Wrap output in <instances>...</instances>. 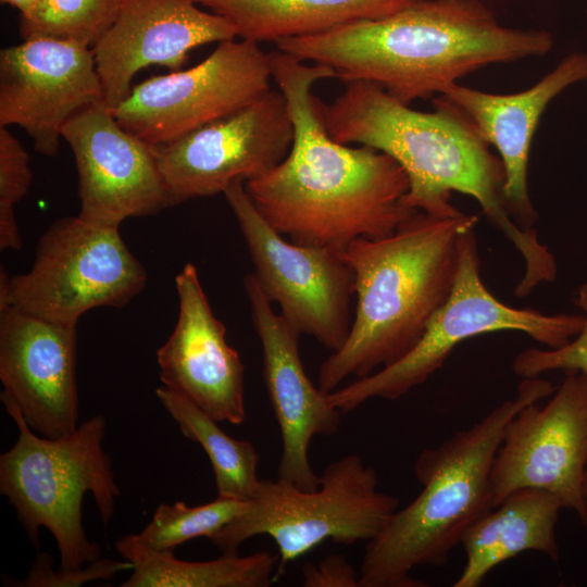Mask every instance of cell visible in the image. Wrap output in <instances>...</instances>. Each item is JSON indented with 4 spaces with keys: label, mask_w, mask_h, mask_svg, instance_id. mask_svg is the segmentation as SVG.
Masks as SVG:
<instances>
[{
    "label": "cell",
    "mask_w": 587,
    "mask_h": 587,
    "mask_svg": "<svg viewBox=\"0 0 587 587\" xmlns=\"http://www.w3.org/2000/svg\"><path fill=\"white\" fill-rule=\"evenodd\" d=\"M272 78L295 127L287 157L245 188L261 216L290 241L345 250L359 238L391 235L419 210L404 203L409 178L390 155L334 140L314 84L334 71L276 49Z\"/></svg>",
    "instance_id": "1"
},
{
    "label": "cell",
    "mask_w": 587,
    "mask_h": 587,
    "mask_svg": "<svg viewBox=\"0 0 587 587\" xmlns=\"http://www.w3.org/2000/svg\"><path fill=\"white\" fill-rule=\"evenodd\" d=\"M434 112H420L365 80L346 84L332 103L322 102L329 136L337 142L372 147L395 159L409 178L404 203L434 216L463 214L450 203L452 191L473 197L490 223L516 248L525 273L515 296H527L557 277L553 254L535 229L522 228L503 197L505 173L500 158L471 120L442 96Z\"/></svg>",
    "instance_id": "2"
},
{
    "label": "cell",
    "mask_w": 587,
    "mask_h": 587,
    "mask_svg": "<svg viewBox=\"0 0 587 587\" xmlns=\"http://www.w3.org/2000/svg\"><path fill=\"white\" fill-rule=\"evenodd\" d=\"M274 43L301 61L330 67L346 84L374 83L409 105L442 95L479 67L541 57L553 38L544 29L500 25L479 0H419L383 18Z\"/></svg>",
    "instance_id": "3"
},
{
    "label": "cell",
    "mask_w": 587,
    "mask_h": 587,
    "mask_svg": "<svg viewBox=\"0 0 587 587\" xmlns=\"http://www.w3.org/2000/svg\"><path fill=\"white\" fill-rule=\"evenodd\" d=\"M477 222V215L417 211L391 235L359 238L342 251L354 273L357 305L345 344L319 369L322 391L389 366L415 347L451 295L461 237Z\"/></svg>",
    "instance_id": "4"
},
{
    "label": "cell",
    "mask_w": 587,
    "mask_h": 587,
    "mask_svg": "<svg viewBox=\"0 0 587 587\" xmlns=\"http://www.w3.org/2000/svg\"><path fill=\"white\" fill-rule=\"evenodd\" d=\"M552 391L547 379L523 378L515 398L419 454L414 473L422 490L367 541L359 587L426 586L411 571L445 565L465 530L494 509L490 474L504 429L522 408Z\"/></svg>",
    "instance_id": "5"
},
{
    "label": "cell",
    "mask_w": 587,
    "mask_h": 587,
    "mask_svg": "<svg viewBox=\"0 0 587 587\" xmlns=\"http://www.w3.org/2000/svg\"><path fill=\"white\" fill-rule=\"evenodd\" d=\"M0 400L18 428L14 446L0 455V491L14 507L35 546L47 528L60 553L62 572H73L100 558L82 519L83 499L90 492L107 526L115 511L120 488L110 455L103 448L107 420L95 415L68 435H36L3 391Z\"/></svg>",
    "instance_id": "6"
},
{
    "label": "cell",
    "mask_w": 587,
    "mask_h": 587,
    "mask_svg": "<svg viewBox=\"0 0 587 587\" xmlns=\"http://www.w3.org/2000/svg\"><path fill=\"white\" fill-rule=\"evenodd\" d=\"M399 503L396 496L378 490L374 467L348 454L324 469L315 490L280 477L259 479L246 510L210 540L222 553H238L246 540L268 536L278 549V577L289 562L326 540L370 541Z\"/></svg>",
    "instance_id": "7"
},
{
    "label": "cell",
    "mask_w": 587,
    "mask_h": 587,
    "mask_svg": "<svg viewBox=\"0 0 587 587\" xmlns=\"http://www.w3.org/2000/svg\"><path fill=\"white\" fill-rule=\"evenodd\" d=\"M585 325L584 314L547 315L498 300L480 277L474 228L463 233L457 278L450 297L428 323L415 347L396 363L327 394L341 413L372 398L396 400L425 383L462 341L478 335L522 332L551 349L569 344Z\"/></svg>",
    "instance_id": "8"
},
{
    "label": "cell",
    "mask_w": 587,
    "mask_h": 587,
    "mask_svg": "<svg viewBox=\"0 0 587 587\" xmlns=\"http://www.w3.org/2000/svg\"><path fill=\"white\" fill-rule=\"evenodd\" d=\"M147 273L118 227L67 216L40 236L32 268L9 277L1 268L0 309L65 325L87 311L126 305L146 286Z\"/></svg>",
    "instance_id": "9"
},
{
    "label": "cell",
    "mask_w": 587,
    "mask_h": 587,
    "mask_svg": "<svg viewBox=\"0 0 587 587\" xmlns=\"http://www.w3.org/2000/svg\"><path fill=\"white\" fill-rule=\"evenodd\" d=\"M247 245L264 295L300 335L314 337L332 352L352 325L354 273L342 250L288 241L258 212L242 179L224 191Z\"/></svg>",
    "instance_id": "10"
},
{
    "label": "cell",
    "mask_w": 587,
    "mask_h": 587,
    "mask_svg": "<svg viewBox=\"0 0 587 587\" xmlns=\"http://www.w3.org/2000/svg\"><path fill=\"white\" fill-rule=\"evenodd\" d=\"M268 53L258 42L229 39L192 67L133 86L112 112L126 130L160 146L248 107L272 89Z\"/></svg>",
    "instance_id": "11"
},
{
    "label": "cell",
    "mask_w": 587,
    "mask_h": 587,
    "mask_svg": "<svg viewBox=\"0 0 587 587\" xmlns=\"http://www.w3.org/2000/svg\"><path fill=\"white\" fill-rule=\"evenodd\" d=\"M552 399L533 402L508 423L491 474L492 508L521 488L557 496L587 528V374L566 372Z\"/></svg>",
    "instance_id": "12"
},
{
    "label": "cell",
    "mask_w": 587,
    "mask_h": 587,
    "mask_svg": "<svg viewBox=\"0 0 587 587\" xmlns=\"http://www.w3.org/2000/svg\"><path fill=\"white\" fill-rule=\"evenodd\" d=\"M294 136L286 98L270 89L226 117L154 146L171 204L224 193L237 179L261 176L287 157Z\"/></svg>",
    "instance_id": "13"
},
{
    "label": "cell",
    "mask_w": 587,
    "mask_h": 587,
    "mask_svg": "<svg viewBox=\"0 0 587 587\" xmlns=\"http://www.w3.org/2000/svg\"><path fill=\"white\" fill-rule=\"evenodd\" d=\"M103 100L91 47L34 37L0 51V126L16 125L47 157L59 152L65 123Z\"/></svg>",
    "instance_id": "14"
},
{
    "label": "cell",
    "mask_w": 587,
    "mask_h": 587,
    "mask_svg": "<svg viewBox=\"0 0 587 587\" xmlns=\"http://www.w3.org/2000/svg\"><path fill=\"white\" fill-rule=\"evenodd\" d=\"M62 138L75 159L83 220L118 227L172 205L154 146L126 130L104 101L74 114Z\"/></svg>",
    "instance_id": "15"
},
{
    "label": "cell",
    "mask_w": 587,
    "mask_h": 587,
    "mask_svg": "<svg viewBox=\"0 0 587 587\" xmlns=\"http://www.w3.org/2000/svg\"><path fill=\"white\" fill-rule=\"evenodd\" d=\"M236 37L230 22L202 10L197 0H123L91 48L103 100L112 111L128 96L140 70H182L192 49Z\"/></svg>",
    "instance_id": "16"
},
{
    "label": "cell",
    "mask_w": 587,
    "mask_h": 587,
    "mask_svg": "<svg viewBox=\"0 0 587 587\" xmlns=\"http://www.w3.org/2000/svg\"><path fill=\"white\" fill-rule=\"evenodd\" d=\"M0 379L28 426L58 438L78 425L76 325L0 309Z\"/></svg>",
    "instance_id": "17"
},
{
    "label": "cell",
    "mask_w": 587,
    "mask_h": 587,
    "mask_svg": "<svg viewBox=\"0 0 587 587\" xmlns=\"http://www.w3.org/2000/svg\"><path fill=\"white\" fill-rule=\"evenodd\" d=\"M243 286L262 347L265 387L280 429L278 475L303 490H315L320 477L310 464V444L317 435L336 434L341 412L308 377L299 352L300 334L273 311L253 273L245 276Z\"/></svg>",
    "instance_id": "18"
},
{
    "label": "cell",
    "mask_w": 587,
    "mask_h": 587,
    "mask_svg": "<svg viewBox=\"0 0 587 587\" xmlns=\"http://www.w3.org/2000/svg\"><path fill=\"white\" fill-rule=\"evenodd\" d=\"M175 285L178 317L157 351L160 379L217 422L241 424L247 413L239 353L226 341V328L210 307L197 267L187 263Z\"/></svg>",
    "instance_id": "19"
},
{
    "label": "cell",
    "mask_w": 587,
    "mask_h": 587,
    "mask_svg": "<svg viewBox=\"0 0 587 587\" xmlns=\"http://www.w3.org/2000/svg\"><path fill=\"white\" fill-rule=\"evenodd\" d=\"M585 79L587 53L574 52L533 87L517 93H487L455 83L441 95L498 150L505 173L504 201L513 220L524 229H533L537 220L528 195L527 164L540 116L553 98Z\"/></svg>",
    "instance_id": "20"
},
{
    "label": "cell",
    "mask_w": 587,
    "mask_h": 587,
    "mask_svg": "<svg viewBox=\"0 0 587 587\" xmlns=\"http://www.w3.org/2000/svg\"><path fill=\"white\" fill-rule=\"evenodd\" d=\"M563 508L560 499L538 488H521L475 521L461 544L466 563L453 587H478L500 563L524 551L559 560L555 525Z\"/></svg>",
    "instance_id": "21"
},
{
    "label": "cell",
    "mask_w": 587,
    "mask_h": 587,
    "mask_svg": "<svg viewBox=\"0 0 587 587\" xmlns=\"http://www.w3.org/2000/svg\"><path fill=\"white\" fill-rule=\"evenodd\" d=\"M419 0H197L230 22L237 37L254 42L320 35L389 16Z\"/></svg>",
    "instance_id": "22"
},
{
    "label": "cell",
    "mask_w": 587,
    "mask_h": 587,
    "mask_svg": "<svg viewBox=\"0 0 587 587\" xmlns=\"http://www.w3.org/2000/svg\"><path fill=\"white\" fill-rule=\"evenodd\" d=\"M116 551L134 564L122 587H267L277 578L279 558L271 551L240 557L223 553L210 561H183L174 552L147 551L125 535Z\"/></svg>",
    "instance_id": "23"
},
{
    "label": "cell",
    "mask_w": 587,
    "mask_h": 587,
    "mask_svg": "<svg viewBox=\"0 0 587 587\" xmlns=\"http://www.w3.org/2000/svg\"><path fill=\"white\" fill-rule=\"evenodd\" d=\"M155 394L182 434L204 450L218 497L248 501L260 479V455L252 442L228 436L216 420L186 396L164 385Z\"/></svg>",
    "instance_id": "24"
},
{
    "label": "cell",
    "mask_w": 587,
    "mask_h": 587,
    "mask_svg": "<svg viewBox=\"0 0 587 587\" xmlns=\"http://www.w3.org/2000/svg\"><path fill=\"white\" fill-rule=\"evenodd\" d=\"M246 508L247 501L218 496L214 501L196 507L183 501L161 503L140 533L126 536L143 550L171 553L188 540L211 539Z\"/></svg>",
    "instance_id": "25"
},
{
    "label": "cell",
    "mask_w": 587,
    "mask_h": 587,
    "mask_svg": "<svg viewBox=\"0 0 587 587\" xmlns=\"http://www.w3.org/2000/svg\"><path fill=\"white\" fill-rule=\"evenodd\" d=\"M123 0H40L28 17H20L24 39L51 37L91 47L114 22Z\"/></svg>",
    "instance_id": "26"
},
{
    "label": "cell",
    "mask_w": 587,
    "mask_h": 587,
    "mask_svg": "<svg viewBox=\"0 0 587 587\" xmlns=\"http://www.w3.org/2000/svg\"><path fill=\"white\" fill-rule=\"evenodd\" d=\"M33 179L29 154L9 127L0 126V249L20 250L22 238L15 207Z\"/></svg>",
    "instance_id": "27"
},
{
    "label": "cell",
    "mask_w": 587,
    "mask_h": 587,
    "mask_svg": "<svg viewBox=\"0 0 587 587\" xmlns=\"http://www.w3.org/2000/svg\"><path fill=\"white\" fill-rule=\"evenodd\" d=\"M575 304L583 310L585 325L582 332L569 344L555 349L527 348L520 352L512 362L515 375L522 378H535L542 373L563 370L587 374V283L578 289ZM587 487V471L585 476Z\"/></svg>",
    "instance_id": "28"
},
{
    "label": "cell",
    "mask_w": 587,
    "mask_h": 587,
    "mask_svg": "<svg viewBox=\"0 0 587 587\" xmlns=\"http://www.w3.org/2000/svg\"><path fill=\"white\" fill-rule=\"evenodd\" d=\"M129 561L96 559L84 567L73 572L53 570L49 554L40 553L33 562L26 577L21 582L23 587H78L98 579H110L118 572L133 570Z\"/></svg>",
    "instance_id": "29"
},
{
    "label": "cell",
    "mask_w": 587,
    "mask_h": 587,
    "mask_svg": "<svg viewBox=\"0 0 587 587\" xmlns=\"http://www.w3.org/2000/svg\"><path fill=\"white\" fill-rule=\"evenodd\" d=\"M304 587H359L360 574L341 554H329L319 564L302 566Z\"/></svg>",
    "instance_id": "30"
},
{
    "label": "cell",
    "mask_w": 587,
    "mask_h": 587,
    "mask_svg": "<svg viewBox=\"0 0 587 587\" xmlns=\"http://www.w3.org/2000/svg\"><path fill=\"white\" fill-rule=\"evenodd\" d=\"M4 4H9L17 9L21 17H28L36 10L40 0H0Z\"/></svg>",
    "instance_id": "31"
},
{
    "label": "cell",
    "mask_w": 587,
    "mask_h": 587,
    "mask_svg": "<svg viewBox=\"0 0 587 587\" xmlns=\"http://www.w3.org/2000/svg\"><path fill=\"white\" fill-rule=\"evenodd\" d=\"M586 492H587V487H586Z\"/></svg>",
    "instance_id": "32"
}]
</instances>
